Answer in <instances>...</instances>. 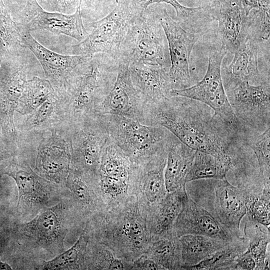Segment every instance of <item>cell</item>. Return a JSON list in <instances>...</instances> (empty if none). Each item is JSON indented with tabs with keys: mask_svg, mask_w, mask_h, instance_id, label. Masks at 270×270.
I'll return each instance as SVG.
<instances>
[{
	"mask_svg": "<svg viewBox=\"0 0 270 270\" xmlns=\"http://www.w3.org/2000/svg\"><path fill=\"white\" fill-rule=\"evenodd\" d=\"M55 92L46 78L34 76L27 80L15 112L20 116L30 114Z\"/></svg>",
	"mask_w": 270,
	"mask_h": 270,
	"instance_id": "cell-32",
	"label": "cell"
},
{
	"mask_svg": "<svg viewBox=\"0 0 270 270\" xmlns=\"http://www.w3.org/2000/svg\"><path fill=\"white\" fill-rule=\"evenodd\" d=\"M110 140L132 164L149 157L168 140L171 132L160 126L143 124L114 114H103Z\"/></svg>",
	"mask_w": 270,
	"mask_h": 270,
	"instance_id": "cell-9",
	"label": "cell"
},
{
	"mask_svg": "<svg viewBox=\"0 0 270 270\" xmlns=\"http://www.w3.org/2000/svg\"><path fill=\"white\" fill-rule=\"evenodd\" d=\"M118 58L130 64H142L170 68L166 36L157 12L147 9L130 24L120 44Z\"/></svg>",
	"mask_w": 270,
	"mask_h": 270,
	"instance_id": "cell-7",
	"label": "cell"
},
{
	"mask_svg": "<svg viewBox=\"0 0 270 270\" xmlns=\"http://www.w3.org/2000/svg\"><path fill=\"white\" fill-rule=\"evenodd\" d=\"M132 82L146 106L165 97L172 90L168 68L154 65L132 64L129 65Z\"/></svg>",
	"mask_w": 270,
	"mask_h": 270,
	"instance_id": "cell-23",
	"label": "cell"
},
{
	"mask_svg": "<svg viewBox=\"0 0 270 270\" xmlns=\"http://www.w3.org/2000/svg\"><path fill=\"white\" fill-rule=\"evenodd\" d=\"M21 22L27 30H46L56 34H64L82 40L88 34L84 24L80 4L72 14L50 12L44 10L36 0H25L21 11Z\"/></svg>",
	"mask_w": 270,
	"mask_h": 270,
	"instance_id": "cell-16",
	"label": "cell"
},
{
	"mask_svg": "<svg viewBox=\"0 0 270 270\" xmlns=\"http://www.w3.org/2000/svg\"><path fill=\"white\" fill-rule=\"evenodd\" d=\"M211 10L218 22L222 46L234 54L246 40L252 24L242 0H212Z\"/></svg>",
	"mask_w": 270,
	"mask_h": 270,
	"instance_id": "cell-19",
	"label": "cell"
},
{
	"mask_svg": "<svg viewBox=\"0 0 270 270\" xmlns=\"http://www.w3.org/2000/svg\"><path fill=\"white\" fill-rule=\"evenodd\" d=\"M0 66H1V58H0Z\"/></svg>",
	"mask_w": 270,
	"mask_h": 270,
	"instance_id": "cell-47",
	"label": "cell"
},
{
	"mask_svg": "<svg viewBox=\"0 0 270 270\" xmlns=\"http://www.w3.org/2000/svg\"><path fill=\"white\" fill-rule=\"evenodd\" d=\"M181 246L182 270L201 262L230 242L198 234H185L179 237Z\"/></svg>",
	"mask_w": 270,
	"mask_h": 270,
	"instance_id": "cell-28",
	"label": "cell"
},
{
	"mask_svg": "<svg viewBox=\"0 0 270 270\" xmlns=\"http://www.w3.org/2000/svg\"><path fill=\"white\" fill-rule=\"evenodd\" d=\"M244 231L248 240L247 250L256 262L255 270H269L270 231L264 226L247 217Z\"/></svg>",
	"mask_w": 270,
	"mask_h": 270,
	"instance_id": "cell-29",
	"label": "cell"
},
{
	"mask_svg": "<svg viewBox=\"0 0 270 270\" xmlns=\"http://www.w3.org/2000/svg\"><path fill=\"white\" fill-rule=\"evenodd\" d=\"M2 248L0 247V252H2Z\"/></svg>",
	"mask_w": 270,
	"mask_h": 270,
	"instance_id": "cell-48",
	"label": "cell"
},
{
	"mask_svg": "<svg viewBox=\"0 0 270 270\" xmlns=\"http://www.w3.org/2000/svg\"><path fill=\"white\" fill-rule=\"evenodd\" d=\"M188 198L184 186L167 192L149 210L146 222L152 240L175 236L173 233L174 226Z\"/></svg>",
	"mask_w": 270,
	"mask_h": 270,
	"instance_id": "cell-24",
	"label": "cell"
},
{
	"mask_svg": "<svg viewBox=\"0 0 270 270\" xmlns=\"http://www.w3.org/2000/svg\"><path fill=\"white\" fill-rule=\"evenodd\" d=\"M129 65L128 61L118 58L114 83L96 114L121 116L146 124V106L132 82Z\"/></svg>",
	"mask_w": 270,
	"mask_h": 270,
	"instance_id": "cell-17",
	"label": "cell"
},
{
	"mask_svg": "<svg viewBox=\"0 0 270 270\" xmlns=\"http://www.w3.org/2000/svg\"><path fill=\"white\" fill-rule=\"evenodd\" d=\"M168 42L170 65L168 76L172 90L192 86L190 61L198 36L184 30L164 8L158 11Z\"/></svg>",
	"mask_w": 270,
	"mask_h": 270,
	"instance_id": "cell-15",
	"label": "cell"
},
{
	"mask_svg": "<svg viewBox=\"0 0 270 270\" xmlns=\"http://www.w3.org/2000/svg\"><path fill=\"white\" fill-rule=\"evenodd\" d=\"M24 48L20 42V24L12 19L3 0H0V56L17 53Z\"/></svg>",
	"mask_w": 270,
	"mask_h": 270,
	"instance_id": "cell-35",
	"label": "cell"
},
{
	"mask_svg": "<svg viewBox=\"0 0 270 270\" xmlns=\"http://www.w3.org/2000/svg\"><path fill=\"white\" fill-rule=\"evenodd\" d=\"M255 260L250 252L246 250L238 256L232 270H255Z\"/></svg>",
	"mask_w": 270,
	"mask_h": 270,
	"instance_id": "cell-42",
	"label": "cell"
},
{
	"mask_svg": "<svg viewBox=\"0 0 270 270\" xmlns=\"http://www.w3.org/2000/svg\"><path fill=\"white\" fill-rule=\"evenodd\" d=\"M234 54L231 62L222 72L225 90L242 82L257 85L270 81L262 77L258 69V45L256 38L248 35Z\"/></svg>",
	"mask_w": 270,
	"mask_h": 270,
	"instance_id": "cell-22",
	"label": "cell"
},
{
	"mask_svg": "<svg viewBox=\"0 0 270 270\" xmlns=\"http://www.w3.org/2000/svg\"><path fill=\"white\" fill-rule=\"evenodd\" d=\"M46 10L65 14L74 13L79 4L77 0H36Z\"/></svg>",
	"mask_w": 270,
	"mask_h": 270,
	"instance_id": "cell-39",
	"label": "cell"
},
{
	"mask_svg": "<svg viewBox=\"0 0 270 270\" xmlns=\"http://www.w3.org/2000/svg\"><path fill=\"white\" fill-rule=\"evenodd\" d=\"M164 270H182L183 266L179 238L152 239L146 252Z\"/></svg>",
	"mask_w": 270,
	"mask_h": 270,
	"instance_id": "cell-31",
	"label": "cell"
},
{
	"mask_svg": "<svg viewBox=\"0 0 270 270\" xmlns=\"http://www.w3.org/2000/svg\"><path fill=\"white\" fill-rule=\"evenodd\" d=\"M0 130H1V128H0Z\"/></svg>",
	"mask_w": 270,
	"mask_h": 270,
	"instance_id": "cell-49",
	"label": "cell"
},
{
	"mask_svg": "<svg viewBox=\"0 0 270 270\" xmlns=\"http://www.w3.org/2000/svg\"><path fill=\"white\" fill-rule=\"evenodd\" d=\"M270 184H266L261 192L246 196L247 217L270 228Z\"/></svg>",
	"mask_w": 270,
	"mask_h": 270,
	"instance_id": "cell-37",
	"label": "cell"
},
{
	"mask_svg": "<svg viewBox=\"0 0 270 270\" xmlns=\"http://www.w3.org/2000/svg\"><path fill=\"white\" fill-rule=\"evenodd\" d=\"M242 4L247 16H248L252 10H257L258 8V0H242Z\"/></svg>",
	"mask_w": 270,
	"mask_h": 270,
	"instance_id": "cell-43",
	"label": "cell"
},
{
	"mask_svg": "<svg viewBox=\"0 0 270 270\" xmlns=\"http://www.w3.org/2000/svg\"><path fill=\"white\" fill-rule=\"evenodd\" d=\"M80 6V8H90L97 0H77Z\"/></svg>",
	"mask_w": 270,
	"mask_h": 270,
	"instance_id": "cell-44",
	"label": "cell"
},
{
	"mask_svg": "<svg viewBox=\"0 0 270 270\" xmlns=\"http://www.w3.org/2000/svg\"><path fill=\"white\" fill-rule=\"evenodd\" d=\"M71 154L70 167L97 176L102 152L110 138L103 114H93L64 130Z\"/></svg>",
	"mask_w": 270,
	"mask_h": 270,
	"instance_id": "cell-10",
	"label": "cell"
},
{
	"mask_svg": "<svg viewBox=\"0 0 270 270\" xmlns=\"http://www.w3.org/2000/svg\"><path fill=\"white\" fill-rule=\"evenodd\" d=\"M2 252H0V270H12V267L8 263L5 262H2L0 259V254Z\"/></svg>",
	"mask_w": 270,
	"mask_h": 270,
	"instance_id": "cell-45",
	"label": "cell"
},
{
	"mask_svg": "<svg viewBox=\"0 0 270 270\" xmlns=\"http://www.w3.org/2000/svg\"><path fill=\"white\" fill-rule=\"evenodd\" d=\"M247 148H248V146H247ZM247 150H246V152ZM246 152L244 153V154H246ZM244 156V155H243L242 156ZM242 157H241V158H242ZM240 159H239V160H240ZM238 161H237V162H238ZM236 163H235V164H236ZM232 168H233V167H232Z\"/></svg>",
	"mask_w": 270,
	"mask_h": 270,
	"instance_id": "cell-46",
	"label": "cell"
},
{
	"mask_svg": "<svg viewBox=\"0 0 270 270\" xmlns=\"http://www.w3.org/2000/svg\"><path fill=\"white\" fill-rule=\"evenodd\" d=\"M85 226L90 238L128 262L146 253L152 240L146 217L134 196L114 209L93 216Z\"/></svg>",
	"mask_w": 270,
	"mask_h": 270,
	"instance_id": "cell-4",
	"label": "cell"
},
{
	"mask_svg": "<svg viewBox=\"0 0 270 270\" xmlns=\"http://www.w3.org/2000/svg\"><path fill=\"white\" fill-rule=\"evenodd\" d=\"M86 223L67 190L57 204L42 210L28 221L16 222L3 251L8 249L22 264L30 265L32 269L35 263L64 252L69 231L84 228Z\"/></svg>",
	"mask_w": 270,
	"mask_h": 270,
	"instance_id": "cell-2",
	"label": "cell"
},
{
	"mask_svg": "<svg viewBox=\"0 0 270 270\" xmlns=\"http://www.w3.org/2000/svg\"><path fill=\"white\" fill-rule=\"evenodd\" d=\"M185 188L189 198L240 236V222L246 214V195L242 190L226 178L192 180L186 182Z\"/></svg>",
	"mask_w": 270,
	"mask_h": 270,
	"instance_id": "cell-6",
	"label": "cell"
},
{
	"mask_svg": "<svg viewBox=\"0 0 270 270\" xmlns=\"http://www.w3.org/2000/svg\"><path fill=\"white\" fill-rule=\"evenodd\" d=\"M84 225L77 241L69 249L48 260L35 263L33 270H86V255L89 240Z\"/></svg>",
	"mask_w": 270,
	"mask_h": 270,
	"instance_id": "cell-27",
	"label": "cell"
},
{
	"mask_svg": "<svg viewBox=\"0 0 270 270\" xmlns=\"http://www.w3.org/2000/svg\"><path fill=\"white\" fill-rule=\"evenodd\" d=\"M15 182L18 193L15 208L18 222L28 221L42 210L59 202L67 189L38 175L24 158L14 154L2 172Z\"/></svg>",
	"mask_w": 270,
	"mask_h": 270,
	"instance_id": "cell-5",
	"label": "cell"
},
{
	"mask_svg": "<svg viewBox=\"0 0 270 270\" xmlns=\"http://www.w3.org/2000/svg\"><path fill=\"white\" fill-rule=\"evenodd\" d=\"M146 124L166 128L184 144L228 163L245 144L206 104L180 96L165 97L146 106Z\"/></svg>",
	"mask_w": 270,
	"mask_h": 270,
	"instance_id": "cell-1",
	"label": "cell"
},
{
	"mask_svg": "<svg viewBox=\"0 0 270 270\" xmlns=\"http://www.w3.org/2000/svg\"><path fill=\"white\" fill-rule=\"evenodd\" d=\"M132 262L115 256L104 244L90 238L86 255V270H132Z\"/></svg>",
	"mask_w": 270,
	"mask_h": 270,
	"instance_id": "cell-33",
	"label": "cell"
},
{
	"mask_svg": "<svg viewBox=\"0 0 270 270\" xmlns=\"http://www.w3.org/2000/svg\"><path fill=\"white\" fill-rule=\"evenodd\" d=\"M173 233L178 238L185 234H198L228 242L240 236L188 197L176 219Z\"/></svg>",
	"mask_w": 270,
	"mask_h": 270,
	"instance_id": "cell-20",
	"label": "cell"
},
{
	"mask_svg": "<svg viewBox=\"0 0 270 270\" xmlns=\"http://www.w3.org/2000/svg\"><path fill=\"white\" fill-rule=\"evenodd\" d=\"M116 2V6L112 11L93 22L92 30L86 38L72 46V54L91 56L104 53L118 58L124 38L132 23L139 16L131 8L128 0Z\"/></svg>",
	"mask_w": 270,
	"mask_h": 270,
	"instance_id": "cell-11",
	"label": "cell"
},
{
	"mask_svg": "<svg viewBox=\"0 0 270 270\" xmlns=\"http://www.w3.org/2000/svg\"><path fill=\"white\" fill-rule=\"evenodd\" d=\"M130 6L138 16L143 15L154 4L166 3L171 5L175 10L177 17L184 20L194 16L202 10V8H190L181 4L177 0H128Z\"/></svg>",
	"mask_w": 270,
	"mask_h": 270,
	"instance_id": "cell-38",
	"label": "cell"
},
{
	"mask_svg": "<svg viewBox=\"0 0 270 270\" xmlns=\"http://www.w3.org/2000/svg\"><path fill=\"white\" fill-rule=\"evenodd\" d=\"M118 59L108 54L89 56L70 73L58 96L67 127L76 126L96 111L112 89Z\"/></svg>",
	"mask_w": 270,
	"mask_h": 270,
	"instance_id": "cell-3",
	"label": "cell"
},
{
	"mask_svg": "<svg viewBox=\"0 0 270 270\" xmlns=\"http://www.w3.org/2000/svg\"><path fill=\"white\" fill-rule=\"evenodd\" d=\"M21 54L22 50L0 57V126L2 136L14 154L17 150L14 114L27 81V64Z\"/></svg>",
	"mask_w": 270,
	"mask_h": 270,
	"instance_id": "cell-12",
	"label": "cell"
},
{
	"mask_svg": "<svg viewBox=\"0 0 270 270\" xmlns=\"http://www.w3.org/2000/svg\"><path fill=\"white\" fill-rule=\"evenodd\" d=\"M247 247L246 238L240 236L201 262L186 266L184 270H232L236 260L246 250Z\"/></svg>",
	"mask_w": 270,
	"mask_h": 270,
	"instance_id": "cell-30",
	"label": "cell"
},
{
	"mask_svg": "<svg viewBox=\"0 0 270 270\" xmlns=\"http://www.w3.org/2000/svg\"><path fill=\"white\" fill-rule=\"evenodd\" d=\"M226 53L222 46L220 50L212 52L209 54L208 68L204 78L190 87L172 90L169 96L186 97L206 104L237 136L242 138L244 130L229 102L222 76V61Z\"/></svg>",
	"mask_w": 270,
	"mask_h": 270,
	"instance_id": "cell-8",
	"label": "cell"
},
{
	"mask_svg": "<svg viewBox=\"0 0 270 270\" xmlns=\"http://www.w3.org/2000/svg\"><path fill=\"white\" fill-rule=\"evenodd\" d=\"M64 187L86 222L106 211L100 193L98 176L70 167Z\"/></svg>",
	"mask_w": 270,
	"mask_h": 270,
	"instance_id": "cell-21",
	"label": "cell"
},
{
	"mask_svg": "<svg viewBox=\"0 0 270 270\" xmlns=\"http://www.w3.org/2000/svg\"><path fill=\"white\" fill-rule=\"evenodd\" d=\"M233 111L246 132H262L270 126V81L242 82L225 90Z\"/></svg>",
	"mask_w": 270,
	"mask_h": 270,
	"instance_id": "cell-13",
	"label": "cell"
},
{
	"mask_svg": "<svg viewBox=\"0 0 270 270\" xmlns=\"http://www.w3.org/2000/svg\"><path fill=\"white\" fill-rule=\"evenodd\" d=\"M14 153L6 144L0 130V177L4 168L12 160Z\"/></svg>",
	"mask_w": 270,
	"mask_h": 270,
	"instance_id": "cell-40",
	"label": "cell"
},
{
	"mask_svg": "<svg viewBox=\"0 0 270 270\" xmlns=\"http://www.w3.org/2000/svg\"><path fill=\"white\" fill-rule=\"evenodd\" d=\"M168 138L149 157L139 163H132L130 180L132 196L136 198L142 212L146 217L149 210L168 192L164 170Z\"/></svg>",
	"mask_w": 270,
	"mask_h": 270,
	"instance_id": "cell-14",
	"label": "cell"
},
{
	"mask_svg": "<svg viewBox=\"0 0 270 270\" xmlns=\"http://www.w3.org/2000/svg\"><path fill=\"white\" fill-rule=\"evenodd\" d=\"M22 46L30 50L39 61L46 78L56 92L62 90L72 72L88 56L81 55H63L56 53L41 44L20 23Z\"/></svg>",
	"mask_w": 270,
	"mask_h": 270,
	"instance_id": "cell-18",
	"label": "cell"
},
{
	"mask_svg": "<svg viewBox=\"0 0 270 270\" xmlns=\"http://www.w3.org/2000/svg\"><path fill=\"white\" fill-rule=\"evenodd\" d=\"M24 119L14 118L17 132L40 131L59 128L64 122V111L56 92Z\"/></svg>",
	"mask_w": 270,
	"mask_h": 270,
	"instance_id": "cell-26",
	"label": "cell"
},
{
	"mask_svg": "<svg viewBox=\"0 0 270 270\" xmlns=\"http://www.w3.org/2000/svg\"><path fill=\"white\" fill-rule=\"evenodd\" d=\"M230 169L231 166L228 163L210 154L196 150L186 182L206 178H225Z\"/></svg>",
	"mask_w": 270,
	"mask_h": 270,
	"instance_id": "cell-34",
	"label": "cell"
},
{
	"mask_svg": "<svg viewBox=\"0 0 270 270\" xmlns=\"http://www.w3.org/2000/svg\"><path fill=\"white\" fill-rule=\"evenodd\" d=\"M195 152V150L184 144L171 133L168 138L164 170L168 192L185 186L186 177L192 165Z\"/></svg>",
	"mask_w": 270,
	"mask_h": 270,
	"instance_id": "cell-25",
	"label": "cell"
},
{
	"mask_svg": "<svg viewBox=\"0 0 270 270\" xmlns=\"http://www.w3.org/2000/svg\"><path fill=\"white\" fill-rule=\"evenodd\" d=\"M132 270H164L147 254H144L132 262Z\"/></svg>",
	"mask_w": 270,
	"mask_h": 270,
	"instance_id": "cell-41",
	"label": "cell"
},
{
	"mask_svg": "<svg viewBox=\"0 0 270 270\" xmlns=\"http://www.w3.org/2000/svg\"><path fill=\"white\" fill-rule=\"evenodd\" d=\"M244 140L256 157L264 184H270V128L262 132H246Z\"/></svg>",
	"mask_w": 270,
	"mask_h": 270,
	"instance_id": "cell-36",
	"label": "cell"
}]
</instances>
